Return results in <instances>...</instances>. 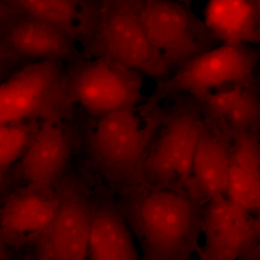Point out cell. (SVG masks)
Wrapping results in <instances>:
<instances>
[{
	"label": "cell",
	"mask_w": 260,
	"mask_h": 260,
	"mask_svg": "<svg viewBox=\"0 0 260 260\" xmlns=\"http://www.w3.org/2000/svg\"><path fill=\"white\" fill-rule=\"evenodd\" d=\"M116 201L143 260H189L200 251L203 205L169 189L137 185Z\"/></svg>",
	"instance_id": "cell-1"
},
{
	"label": "cell",
	"mask_w": 260,
	"mask_h": 260,
	"mask_svg": "<svg viewBox=\"0 0 260 260\" xmlns=\"http://www.w3.org/2000/svg\"><path fill=\"white\" fill-rule=\"evenodd\" d=\"M167 109L145 102L91 116L85 137L88 161L118 192L138 185L140 170Z\"/></svg>",
	"instance_id": "cell-2"
},
{
	"label": "cell",
	"mask_w": 260,
	"mask_h": 260,
	"mask_svg": "<svg viewBox=\"0 0 260 260\" xmlns=\"http://www.w3.org/2000/svg\"><path fill=\"white\" fill-rule=\"evenodd\" d=\"M175 99L142 166L138 185L184 194L203 117L194 98Z\"/></svg>",
	"instance_id": "cell-3"
},
{
	"label": "cell",
	"mask_w": 260,
	"mask_h": 260,
	"mask_svg": "<svg viewBox=\"0 0 260 260\" xmlns=\"http://www.w3.org/2000/svg\"><path fill=\"white\" fill-rule=\"evenodd\" d=\"M75 105L64 63L39 61L0 84V125L23 121H69Z\"/></svg>",
	"instance_id": "cell-4"
},
{
	"label": "cell",
	"mask_w": 260,
	"mask_h": 260,
	"mask_svg": "<svg viewBox=\"0 0 260 260\" xmlns=\"http://www.w3.org/2000/svg\"><path fill=\"white\" fill-rule=\"evenodd\" d=\"M259 59V51L250 44L222 43L156 82L146 102L160 104L184 94L194 97L234 85L256 84L254 70Z\"/></svg>",
	"instance_id": "cell-5"
},
{
	"label": "cell",
	"mask_w": 260,
	"mask_h": 260,
	"mask_svg": "<svg viewBox=\"0 0 260 260\" xmlns=\"http://www.w3.org/2000/svg\"><path fill=\"white\" fill-rule=\"evenodd\" d=\"M146 1L102 0L99 27L85 57L112 58L156 82L169 77L145 32Z\"/></svg>",
	"instance_id": "cell-6"
},
{
	"label": "cell",
	"mask_w": 260,
	"mask_h": 260,
	"mask_svg": "<svg viewBox=\"0 0 260 260\" xmlns=\"http://www.w3.org/2000/svg\"><path fill=\"white\" fill-rule=\"evenodd\" d=\"M72 101L90 116L137 107L143 101V75L107 56L68 64Z\"/></svg>",
	"instance_id": "cell-7"
},
{
	"label": "cell",
	"mask_w": 260,
	"mask_h": 260,
	"mask_svg": "<svg viewBox=\"0 0 260 260\" xmlns=\"http://www.w3.org/2000/svg\"><path fill=\"white\" fill-rule=\"evenodd\" d=\"M143 23L149 42L169 75L222 44L189 5L179 0H147Z\"/></svg>",
	"instance_id": "cell-8"
},
{
	"label": "cell",
	"mask_w": 260,
	"mask_h": 260,
	"mask_svg": "<svg viewBox=\"0 0 260 260\" xmlns=\"http://www.w3.org/2000/svg\"><path fill=\"white\" fill-rule=\"evenodd\" d=\"M52 221L28 246L32 260H86L92 198L81 181L64 177Z\"/></svg>",
	"instance_id": "cell-9"
},
{
	"label": "cell",
	"mask_w": 260,
	"mask_h": 260,
	"mask_svg": "<svg viewBox=\"0 0 260 260\" xmlns=\"http://www.w3.org/2000/svg\"><path fill=\"white\" fill-rule=\"evenodd\" d=\"M203 260H239L253 252L259 237V221L225 194L203 205Z\"/></svg>",
	"instance_id": "cell-10"
},
{
	"label": "cell",
	"mask_w": 260,
	"mask_h": 260,
	"mask_svg": "<svg viewBox=\"0 0 260 260\" xmlns=\"http://www.w3.org/2000/svg\"><path fill=\"white\" fill-rule=\"evenodd\" d=\"M60 183L24 184L0 205V230L11 249L28 246L52 221L60 203Z\"/></svg>",
	"instance_id": "cell-11"
},
{
	"label": "cell",
	"mask_w": 260,
	"mask_h": 260,
	"mask_svg": "<svg viewBox=\"0 0 260 260\" xmlns=\"http://www.w3.org/2000/svg\"><path fill=\"white\" fill-rule=\"evenodd\" d=\"M68 121H41L19 161L24 184H56L65 177L72 152L73 135Z\"/></svg>",
	"instance_id": "cell-12"
},
{
	"label": "cell",
	"mask_w": 260,
	"mask_h": 260,
	"mask_svg": "<svg viewBox=\"0 0 260 260\" xmlns=\"http://www.w3.org/2000/svg\"><path fill=\"white\" fill-rule=\"evenodd\" d=\"M205 120L229 140L259 133L260 102L257 84L234 85L193 97Z\"/></svg>",
	"instance_id": "cell-13"
},
{
	"label": "cell",
	"mask_w": 260,
	"mask_h": 260,
	"mask_svg": "<svg viewBox=\"0 0 260 260\" xmlns=\"http://www.w3.org/2000/svg\"><path fill=\"white\" fill-rule=\"evenodd\" d=\"M230 143V140L203 118L184 194L202 205L218 195H225Z\"/></svg>",
	"instance_id": "cell-14"
},
{
	"label": "cell",
	"mask_w": 260,
	"mask_h": 260,
	"mask_svg": "<svg viewBox=\"0 0 260 260\" xmlns=\"http://www.w3.org/2000/svg\"><path fill=\"white\" fill-rule=\"evenodd\" d=\"M20 14L66 32L85 56L100 20L102 0H5Z\"/></svg>",
	"instance_id": "cell-15"
},
{
	"label": "cell",
	"mask_w": 260,
	"mask_h": 260,
	"mask_svg": "<svg viewBox=\"0 0 260 260\" xmlns=\"http://www.w3.org/2000/svg\"><path fill=\"white\" fill-rule=\"evenodd\" d=\"M0 38L20 59L69 64L85 57L80 46L66 32L25 15L13 22Z\"/></svg>",
	"instance_id": "cell-16"
},
{
	"label": "cell",
	"mask_w": 260,
	"mask_h": 260,
	"mask_svg": "<svg viewBox=\"0 0 260 260\" xmlns=\"http://www.w3.org/2000/svg\"><path fill=\"white\" fill-rule=\"evenodd\" d=\"M86 260H143L116 201L92 198Z\"/></svg>",
	"instance_id": "cell-17"
},
{
	"label": "cell",
	"mask_w": 260,
	"mask_h": 260,
	"mask_svg": "<svg viewBox=\"0 0 260 260\" xmlns=\"http://www.w3.org/2000/svg\"><path fill=\"white\" fill-rule=\"evenodd\" d=\"M225 195L249 213L259 214V133H242L231 140L230 167Z\"/></svg>",
	"instance_id": "cell-18"
},
{
	"label": "cell",
	"mask_w": 260,
	"mask_h": 260,
	"mask_svg": "<svg viewBox=\"0 0 260 260\" xmlns=\"http://www.w3.org/2000/svg\"><path fill=\"white\" fill-rule=\"evenodd\" d=\"M203 21L221 43L260 42V4L252 0H208Z\"/></svg>",
	"instance_id": "cell-19"
},
{
	"label": "cell",
	"mask_w": 260,
	"mask_h": 260,
	"mask_svg": "<svg viewBox=\"0 0 260 260\" xmlns=\"http://www.w3.org/2000/svg\"><path fill=\"white\" fill-rule=\"evenodd\" d=\"M41 121H23L0 125V169L7 172L20 161Z\"/></svg>",
	"instance_id": "cell-20"
},
{
	"label": "cell",
	"mask_w": 260,
	"mask_h": 260,
	"mask_svg": "<svg viewBox=\"0 0 260 260\" xmlns=\"http://www.w3.org/2000/svg\"><path fill=\"white\" fill-rule=\"evenodd\" d=\"M22 14L10 6L5 0H0V32L1 34L20 18Z\"/></svg>",
	"instance_id": "cell-21"
},
{
	"label": "cell",
	"mask_w": 260,
	"mask_h": 260,
	"mask_svg": "<svg viewBox=\"0 0 260 260\" xmlns=\"http://www.w3.org/2000/svg\"><path fill=\"white\" fill-rule=\"evenodd\" d=\"M18 59H20V58L17 56L0 38V64L14 61Z\"/></svg>",
	"instance_id": "cell-22"
},
{
	"label": "cell",
	"mask_w": 260,
	"mask_h": 260,
	"mask_svg": "<svg viewBox=\"0 0 260 260\" xmlns=\"http://www.w3.org/2000/svg\"><path fill=\"white\" fill-rule=\"evenodd\" d=\"M11 248L5 242L1 230H0V260H12Z\"/></svg>",
	"instance_id": "cell-23"
},
{
	"label": "cell",
	"mask_w": 260,
	"mask_h": 260,
	"mask_svg": "<svg viewBox=\"0 0 260 260\" xmlns=\"http://www.w3.org/2000/svg\"><path fill=\"white\" fill-rule=\"evenodd\" d=\"M6 172L0 169V196L3 194L6 184Z\"/></svg>",
	"instance_id": "cell-24"
},
{
	"label": "cell",
	"mask_w": 260,
	"mask_h": 260,
	"mask_svg": "<svg viewBox=\"0 0 260 260\" xmlns=\"http://www.w3.org/2000/svg\"><path fill=\"white\" fill-rule=\"evenodd\" d=\"M179 1L181 2V3H184V4H186L189 5L192 3L194 0H179Z\"/></svg>",
	"instance_id": "cell-25"
},
{
	"label": "cell",
	"mask_w": 260,
	"mask_h": 260,
	"mask_svg": "<svg viewBox=\"0 0 260 260\" xmlns=\"http://www.w3.org/2000/svg\"><path fill=\"white\" fill-rule=\"evenodd\" d=\"M2 65H3V64H0V84L2 83V79H3V70Z\"/></svg>",
	"instance_id": "cell-26"
}]
</instances>
